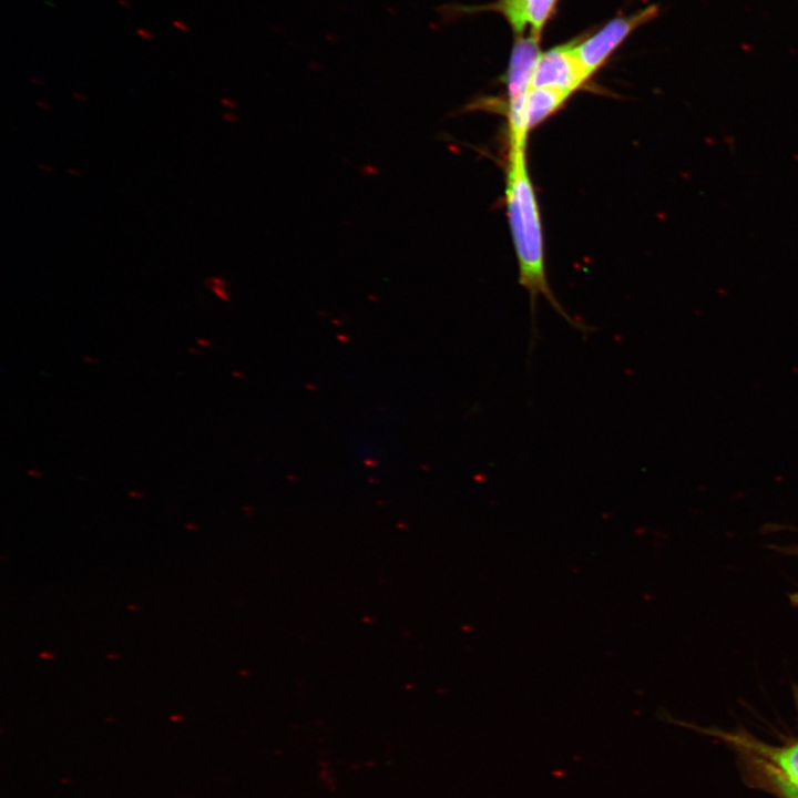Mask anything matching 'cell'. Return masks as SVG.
Masks as SVG:
<instances>
[{"label":"cell","instance_id":"ba28073f","mask_svg":"<svg viewBox=\"0 0 798 798\" xmlns=\"http://www.w3.org/2000/svg\"><path fill=\"white\" fill-rule=\"evenodd\" d=\"M570 96L548 88H531L523 101V119L528 132L559 111Z\"/></svg>","mask_w":798,"mask_h":798},{"label":"cell","instance_id":"7a4b0ae2","mask_svg":"<svg viewBox=\"0 0 798 798\" xmlns=\"http://www.w3.org/2000/svg\"><path fill=\"white\" fill-rule=\"evenodd\" d=\"M690 727L719 739L733 748L734 751H747L764 759L790 781L798 785V738H787L782 744L773 745L758 739L743 728L726 732L694 725H690Z\"/></svg>","mask_w":798,"mask_h":798},{"label":"cell","instance_id":"3957f363","mask_svg":"<svg viewBox=\"0 0 798 798\" xmlns=\"http://www.w3.org/2000/svg\"><path fill=\"white\" fill-rule=\"evenodd\" d=\"M657 12V6H651L632 16L615 18L595 34L576 44V55L587 75L591 76L601 68L632 31L654 19Z\"/></svg>","mask_w":798,"mask_h":798},{"label":"cell","instance_id":"8fae6325","mask_svg":"<svg viewBox=\"0 0 798 798\" xmlns=\"http://www.w3.org/2000/svg\"><path fill=\"white\" fill-rule=\"evenodd\" d=\"M195 342L200 348L208 349L212 347V341L206 337H198Z\"/></svg>","mask_w":798,"mask_h":798},{"label":"cell","instance_id":"6da1fadb","mask_svg":"<svg viewBox=\"0 0 798 798\" xmlns=\"http://www.w3.org/2000/svg\"><path fill=\"white\" fill-rule=\"evenodd\" d=\"M526 143L509 142L505 176V206L519 265V283L530 295L535 334V304L543 296L573 328L592 330L573 319L552 293L545 273L543 232L540 208L526 165Z\"/></svg>","mask_w":798,"mask_h":798},{"label":"cell","instance_id":"8992f818","mask_svg":"<svg viewBox=\"0 0 798 798\" xmlns=\"http://www.w3.org/2000/svg\"><path fill=\"white\" fill-rule=\"evenodd\" d=\"M746 785L776 798H798V785L790 781L774 766L747 751H735Z\"/></svg>","mask_w":798,"mask_h":798},{"label":"cell","instance_id":"277c9868","mask_svg":"<svg viewBox=\"0 0 798 798\" xmlns=\"http://www.w3.org/2000/svg\"><path fill=\"white\" fill-rule=\"evenodd\" d=\"M575 45L567 43L541 53L531 88L553 89L569 96L580 89L590 76L576 55Z\"/></svg>","mask_w":798,"mask_h":798},{"label":"cell","instance_id":"5b68a950","mask_svg":"<svg viewBox=\"0 0 798 798\" xmlns=\"http://www.w3.org/2000/svg\"><path fill=\"white\" fill-rule=\"evenodd\" d=\"M539 40L540 37L530 34L519 38L513 47L505 73L507 105L523 99L531 89L533 72L541 54Z\"/></svg>","mask_w":798,"mask_h":798},{"label":"cell","instance_id":"7c38bea8","mask_svg":"<svg viewBox=\"0 0 798 798\" xmlns=\"http://www.w3.org/2000/svg\"><path fill=\"white\" fill-rule=\"evenodd\" d=\"M172 24L174 28H176L177 30H180L182 32H188V30H190L188 25L178 19L173 20Z\"/></svg>","mask_w":798,"mask_h":798},{"label":"cell","instance_id":"cb8c5ba5","mask_svg":"<svg viewBox=\"0 0 798 798\" xmlns=\"http://www.w3.org/2000/svg\"><path fill=\"white\" fill-rule=\"evenodd\" d=\"M129 494H130L132 498H141V495H142L140 492H136V491H130Z\"/></svg>","mask_w":798,"mask_h":798},{"label":"cell","instance_id":"ffe728a7","mask_svg":"<svg viewBox=\"0 0 798 798\" xmlns=\"http://www.w3.org/2000/svg\"><path fill=\"white\" fill-rule=\"evenodd\" d=\"M187 352H188V355H192V356H198V355H201V350H200V348H198L197 346H190V347L187 348Z\"/></svg>","mask_w":798,"mask_h":798},{"label":"cell","instance_id":"9a60e30c","mask_svg":"<svg viewBox=\"0 0 798 798\" xmlns=\"http://www.w3.org/2000/svg\"><path fill=\"white\" fill-rule=\"evenodd\" d=\"M82 360L84 364L91 365V366L98 365L100 362L99 359L92 355H84Z\"/></svg>","mask_w":798,"mask_h":798},{"label":"cell","instance_id":"603a6c76","mask_svg":"<svg viewBox=\"0 0 798 798\" xmlns=\"http://www.w3.org/2000/svg\"><path fill=\"white\" fill-rule=\"evenodd\" d=\"M782 551H785V552H787V553H789V554H796V555H798V546H790V548H788V549H786V550H782Z\"/></svg>","mask_w":798,"mask_h":798},{"label":"cell","instance_id":"44dd1931","mask_svg":"<svg viewBox=\"0 0 798 798\" xmlns=\"http://www.w3.org/2000/svg\"><path fill=\"white\" fill-rule=\"evenodd\" d=\"M30 82L37 86H43L44 82L38 78H30Z\"/></svg>","mask_w":798,"mask_h":798},{"label":"cell","instance_id":"4fadbf2b","mask_svg":"<svg viewBox=\"0 0 798 798\" xmlns=\"http://www.w3.org/2000/svg\"><path fill=\"white\" fill-rule=\"evenodd\" d=\"M35 105H37L39 109L44 110V111H50V110H52L51 103L48 102L47 100L39 99V100L35 101Z\"/></svg>","mask_w":798,"mask_h":798},{"label":"cell","instance_id":"d6986e66","mask_svg":"<svg viewBox=\"0 0 798 798\" xmlns=\"http://www.w3.org/2000/svg\"><path fill=\"white\" fill-rule=\"evenodd\" d=\"M790 604L795 607H798V592L791 593L789 595Z\"/></svg>","mask_w":798,"mask_h":798},{"label":"cell","instance_id":"5bb4252c","mask_svg":"<svg viewBox=\"0 0 798 798\" xmlns=\"http://www.w3.org/2000/svg\"><path fill=\"white\" fill-rule=\"evenodd\" d=\"M72 98H73L75 101L81 102V103L88 102V100H89L88 95L84 94V93H82V92H80V91H74V92L72 93Z\"/></svg>","mask_w":798,"mask_h":798},{"label":"cell","instance_id":"e0dca14e","mask_svg":"<svg viewBox=\"0 0 798 798\" xmlns=\"http://www.w3.org/2000/svg\"><path fill=\"white\" fill-rule=\"evenodd\" d=\"M38 168L44 173L54 172V167L48 163H38Z\"/></svg>","mask_w":798,"mask_h":798},{"label":"cell","instance_id":"ac0fdd59","mask_svg":"<svg viewBox=\"0 0 798 798\" xmlns=\"http://www.w3.org/2000/svg\"><path fill=\"white\" fill-rule=\"evenodd\" d=\"M66 172H68V174H70L73 177H82L83 176L82 171L76 167H68Z\"/></svg>","mask_w":798,"mask_h":798},{"label":"cell","instance_id":"9c48e42d","mask_svg":"<svg viewBox=\"0 0 798 798\" xmlns=\"http://www.w3.org/2000/svg\"><path fill=\"white\" fill-rule=\"evenodd\" d=\"M204 286L209 289L216 297L228 300L229 296L226 289V282L219 276H209L204 280Z\"/></svg>","mask_w":798,"mask_h":798},{"label":"cell","instance_id":"7402d4cb","mask_svg":"<svg viewBox=\"0 0 798 798\" xmlns=\"http://www.w3.org/2000/svg\"><path fill=\"white\" fill-rule=\"evenodd\" d=\"M117 3H119L121 7L125 8V9H131V8H132V4H131L129 1H126V0H117Z\"/></svg>","mask_w":798,"mask_h":798},{"label":"cell","instance_id":"2e32d148","mask_svg":"<svg viewBox=\"0 0 798 798\" xmlns=\"http://www.w3.org/2000/svg\"><path fill=\"white\" fill-rule=\"evenodd\" d=\"M27 474H28L29 477H31V478H37V479H39V478H41V477L43 475V472H42V470H40V469H38V468H30V469L27 470Z\"/></svg>","mask_w":798,"mask_h":798},{"label":"cell","instance_id":"30bf717a","mask_svg":"<svg viewBox=\"0 0 798 798\" xmlns=\"http://www.w3.org/2000/svg\"><path fill=\"white\" fill-rule=\"evenodd\" d=\"M135 32L140 38H142L145 41H151L154 39L153 32H151L150 30H147L143 27L136 28Z\"/></svg>","mask_w":798,"mask_h":798},{"label":"cell","instance_id":"52a82bcc","mask_svg":"<svg viewBox=\"0 0 798 798\" xmlns=\"http://www.w3.org/2000/svg\"><path fill=\"white\" fill-rule=\"evenodd\" d=\"M557 0H500L495 10L501 12L512 29L522 33L530 27L531 34L540 33L550 18Z\"/></svg>","mask_w":798,"mask_h":798}]
</instances>
